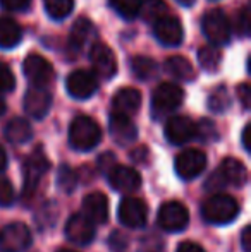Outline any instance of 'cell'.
Segmentation results:
<instances>
[{
    "instance_id": "obj_1",
    "label": "cell",
    "mask_w": 251,
    "mask_h": 252,
    "mask_svg": "<svg viewBox=\"0 0 251 252\" xmlns=\"http://www.w3.org/2000/svg\"><path fill=\"white\" fill-rule=\"evenodd\" d=\"M102 141V129L91 117L79 115L69 127V143L77 151H90Z\"/></svg>"
},
{
    "instance_id": "obj_2",
    "label": "cell",
    "mask_w": 251,
    "mask_h": 252,
    "mask_svg": "<svg viewBox=\"0 0 251 252\" xmlns=\"http://www.w3.org/2000/svg\"><path fill=\"white\" fill-rule=\"evenodd\" d=\"M203 218L214 225H227L238 216L239 204L232 196L227 194H214L203 202Z\"/></svg>"
},
{
    "instance_id": "obj_3",
    "label": "cell",
    "mask_w": 251,
    "mask_h": 252,
    "mask_svg": "<svg viewBox=\"0 0 251 252\" xmlns=\"http://www.w3.org/2000/svg\"><path fill=\"white\" fill-rule=\"evenodd\" d=\"M184 100V91L181 86L174 83H160L153 91L151 96V110L157 119L169 115L171 112L178 110Z\"/></svg>"
},
{
    "instance_id": "obj_4",
    "label": "cell",
    "mask_w": 251,
    "mask_h": 252,
    "mask_svg": "<svg viewBox=\"0 0 251 252\" xmlns=\"http://www.w3.org/2000/svg\"><path fill=\"white\" fill-rule=\"evenodd\" d=\"M50 168V163H48L45 153L41 151V148H36L30 156L26 158L23 166L24 173V199H30L35 196L38 186H40V180L43 179V175Z\"/></svg>"
},
{
    "instance_id": "obj_5",
    "label": "cell",
    "mask_w": 251,
    "mask_h": 252,
    "mask_svg": "<svg viewBox=\"0 0 251 252\" xmlns=\"http://www.w3.org/2000/svg\"><path fill=\"white\" fill-rule=\"evenodd\" d=\"M201 30L212 45H225L231 40L232 26L222 9H212L205 12L201 19Z\"/></svg>"
},
{
    "instance_id": "obj_6",
    "label": "cell",
    "mask_w": 251,
    "mask_h": 252,
    "mask_svg": "<svg viewBox=\"0 0 251 252\" xmlns=\"http://www.w3.org/2000/svg\"><path fill=\"white\" fill-rule=\"evenodd\" d=\"M23 72L26 79L30 81L33 86L47 88L54 83L55 79V70L54 65L48 62L45 57L38 55V53H30L23 62Z\"/></svg>"
},
{
    "instance_id": "obj_7",
    "label": "cell",
    "mask_w": 251,
    "mask_h": 252,
    "mask_svg": "<svg viewBox=\"0 0 251 252\" xmlns=\"http://www.w3.org/2000/svg\"><path fill=\"white\" fill-rule=\"evenodd\" d=\"M90 62L95 74L104 79H112L117 74V59L110 47L102 41H95L90 48Z\"/></svg>"
},
{
    "instance_id": "obj_8",
    "label": "cell",
    "mask_w": 251,
    "mask_h": 252,
    "mask_svg": "<svg viewBox=\"0 0 251 252\" xmlns=\"http://www.w3.org/2000/svg\"><path fill=\"white\" fill-rule=\"evenodd\" d=\"M31 246V232L24 223H9L0 230V251L23 252Z\"/></svg>"
},
{
    "instance_id": "obj_9",
    "label": "cell",
    "mask_w": 251,
    "mask_h": 252,
    "mask_svg": "<svg viewBox=\"0 0 251 252\" xmlns=\"http://www.w3.org/2000/svg\"><path fill=\"white\" fill-rule=\"evenodd\" d=\"M189 221V213L184 204L178 201H169L158 209V225L165 232H181Z\"/></svg>"
},
{
    "instance_id": "obj_10",
    "label": "cell",
    "mask_w": 251,
    "mask_h": 252,
    "mask_svg": "<svg viewBox=\"0 0 251 252\" xmlns=\"http://www.w3.org/2000/svg\"><path fill=\"white\" fill-rule=\"evenodd\" d=\"M66 90L76 100H86L93 96L95 91L98 90L97 76L86 69L72 70L66 79Z\"/></svg>"
},
{
    "instance_id": "obj_11",
    "label": "cell",
    "mask_w": 251,
    "mask_h": 252,
    "mask_svg": "<svg viewBox=\"0 0 251 252\" xmlns=\"http://www.w3.org/2000/svg\"><path fill=\"white\" fill-rule=\"evenodd\" d=\"M207 168V155L200 150H184L176 158V172L181 179L193 180Z\"/></svg>"
},
{
    "instance_id": "obj_12",
    "label": "cell",
    "mask_w": 251,
    "mask_h": 252,
    "mask_svg": "<svg viewBox=\"0 0 251 252\" xmlns=\"http://www.w3.org/2000/svg\"><path fill=\"white\" fill-rule=\"evenodd\" d=\"M148 218V206L138 197H124L119 204V220L127 228H141Z\"/></svg>"
},
{
    "instance_id": "obj_13",
    "label": "cell",
    "mask_w": 251,
    "mask_h": 252,
    "mask_svg": "<svg viewBox=\"0 0 251 252\" xmlns=\"http://www.w3.org/2000/svg\"><path fill=\"white\" fill-rule=\"evenodd\" d=\"M155 38L160 41L164 47H178L184 40V30L178 17L174 16H164L153 24Z\"/></svg>"
},
{
    "instance_id": "obj_14",
    "label": "cell",
    "mask_w": 251,
    "mask_h": 252,
    "mask_svg": "<svg viewBox=\"0 0 251 252\" xmlns=\"http://www.w3.org/2000/svg\"><path fill=\"white\" fill-rule=\"evenodd\" d=\"M165 137L174 146H182L196 137V124L184 115L172 117L165 124Z\"/></svg>"
},
{
    "instance_id": "obj_15",
    "label": "cell",
    "mask_w": 251,
    "mask_h": 252,
    "mask_svg": "<svg viewBox=\"0 0 251 252\" xmlns=\"http://www.w3.org/2000/svg\"><path fill=\"white\" fill-rule=\"evenodd\" d=\"M24 112L31 117V119H43L48 113L52 106V94L47 88L41 86H33L26 91L24 94Z\"/></svg>"
},
{
    "instance_id": "obj_16",
    "label": "cell",
    "mask_w": 251,
    "mask_h": 252,
    "mask_svg": "<svg viewBox=\"0 0 251 252\" xmlns=\"http://www.w3.org/2000/svg\"><path fill=\"white\" fill-rule=\"evenodd\" d=\"M108 175V182H110L112 189L119 190V192H134V190L140 189L141 186V177L140 173L134 168L124 165H114L110 170L107 172Z\"/></svg>"
},
{
    "instance_id": "obj_17",
    "label": "cell",
    "mask_w": 251,
    "mask_h": 252,
    "mask_svg": "<svg viewBox=\"0 0 251 252\" xmlns=\"http://www.w3.org/2000/svg\"><path fill=\"white\" fill-rule=\"evenodd\" d=\"M66 237L74 244L79 246H86L91 244L95 239V225L90 218H86L84 215H72L67 220L66 225Z\"/></svg>"
},
{
    "instance_id": "obj_18",
    "label": "cell",
    "mask_w": 251,
    "mask_h": 252,
    "mask_svg": "<svg viewBox=\"0 0 251 252\" xmlns=\"http://www.w3.org/2000/svg\"><path fill=\"white\" fill-rule=\"evenodd\" d=\"M97 40V28L86 17H77L76 23L72 24V30L69 34V47L74 52L84 50V47L90 43H95Z\"/></svg>"
},
{
    "instance_id": "obj_19",
    "label": "cell",
    "mask_w": 251,
    "mask_h": 252,
    "mask_svg": "<svg viewBox=\"0 0 251 252\" xmlns=\"http://www.w3.org/2000/svg\"><path fill=\"white\" fill-rule=\"evenodd\" d=\"M108 127H110L112 137L119 146H127L138 137V129L134 122L131 120V117L122 115V113H112Z\"/></svg>"
},
{
    "instance_id": "obj_20",
    "label": "cell",
    "mask_w": 251,
    "mask_h": 252,
    "mask_svg": "<svg viewBox=\"0 0 251 252\" xmlns=\"http://www.w3.org/2000/svg\"><path fill=\"white\" fill-rule=\"evenodd\" d=\"M141 106V93L134 88H122L114 94L112 100V108L114 113H122V115H134Z\"/></svg>"
},
{
    "instance_id": "obj_21",
    "label": "cell",
    "mask_w": 251,
    "mask_h": 252,
    "mask_svg": "<svg viewBox=\"0 0 251 252\" xmlns=\"http://www.w3.org/2000/svg\"><path fill=\"white\" fill-rule=\"evenodd\" d=\"M83 215L93 223H105L108 220V201L102 192H91L83 199Z\"/></svg>"
},
{
    "instance_id": "obj_22",
    "label": "cell",
    "mask_w": 251,
    "mask_h": 252,
    "mask_svg": "<svg viewBox=\"0 0 251 252\" xmlns=\"http://www.w3.org/2000/svg\"><path fill=\"white\" fill-rule=\"evenodd\" d=\"M217 172L225 184H231L234 187H243L248 182V170H246V166L239 159L225 158L220 163Z\"/></svg>"
},
{
    "instance_id": "obj_23",
    "label": "cell",
    "mask_w": 251,
    "mask_h": 252,
    "mask_svg": "<svg viewBox=\"0 0 251 252\" xmlns=\"http://www.w3.org/2000/svg\"><path fill=\"white\" fill-rule=\"evenodd\" d=\"M164 67L165 72H169L172 77H176L178 81H182V83H188V81H193L196 77V70H194L193 63L182 55L169 57L165 60Z\"/></svg>"
},
{
    "instance_id": "obj_24",
    "label": "cell",
    "mask_w": 251,
    "mask_h": 252,
    "mask_svg": "<svg viewBox=\"0 0 251 252\" xmlns=\"http://www.w3.org/2000/svg\"><path fill=\"white\" fill-rule=\"evenodd\" d=\"M3 134H5V139L12 144H24L33 137V129H31V124L28 122L26 119H16L9 120L3 129Z\"/></svg>"
},
{
    "instance_id": "obj_25",
    "label": "cell",
    "mask_w": 251,
    "mask_h": 252,
    "mask_svg": "<svg viewBox=\"0 0 251 252\" xmlns=\"http://www.w3.org/2000/svg\"><path fill=\"white\" fill-rule=\"evenodd\" d=\"M23 40V30L10 17H0V48H14Z\"/></svg>"
},
{
    "instance_id": "obj_26",
    "label": "cell",
    "mask_w": 251,
    "mask_h": 252,
    "mask_svg": "<svg viewBox=\"0 0 251 252\" xmlns=\"http://www.w3.org/2000/svg\"><path fill=\"white\" fill-rule=\"evenodd\" d=\"M169 14V7L164 0H141L140 14L138 16L143 17L144 23L155 24L158 19Z\"/></svg>"
},
{
    "instance_id": "obj_27",
    "label": "cell",
    "mask_w": 251,
    "mask_h": 252,
    "mask_svg": "<svg viewBox=\"0 0 251 252\" xmlns=\"http://www.w3.org/2000/svg\"><path fill=\"white\" fill-rule=\"evenodd\" d=\"M131 69H133V74L141 81H148L151 77L157 76L158 72V67L157 62L150 57H144V55H136L133 60H131Z\"/></svg>"
},
{
    "instance_id": "obj_28",
    "label": "cell",
    "mask_w": 251,
    "mask_h": 252,
    "mask_svg": "<svg viewBox=\"0 0 251 252\" xmlns=\"http://www.w3.org/2000/svg\"><path fill=\"white\" fill-rule=\"evenodd\" d=\"M222 55L218 52V48H215L214 45H205L198 50V62L208 72H215L220 67Z\"/></svg>"
},
{
    "instance_id": "obj_29",
    "label": "cell",
    "mask_w": 251,
    "mask_h": 252,
    "mask_svg": "<svg viewBox=\"0 0 251 252\" xmlns=\"http://www.w3.org/2000/svg\"><path fill=\"white\" fill-rule=\"evenodd\" d=\"M47 14L55 21L66 19L74 9V0H43Z\"/></svg>"
},
{
    "instance_id": "obj_30",
    "label": "cell",
    "mask_w": 251,
    "mask_h": 252,
    "mask_svg": "<svg viewBox=\"0 0 251 252\" xmlns=\"http://www.w3.org/2000/svg\"><path fill=\"white\" fill-rule=\"evenodd\" d=\"M208 108L215 113H224L225 110L231 108V96H229L227 88L218 86L208 96Z\"/></svg>"
},
{
    "instance_id": "obj_31",
    "label": "cell",
    "mask_w": 251,
    "mask_h": 252,
    "mask_svg": "<svg viewBox=\"0 0 251 252\" xmlns=\"http://www.w3.org/2000/svg\"><path fill=\"white\" fill-rule=\"evenodd\" d=\"M110 7L122 19H134L140 14L141 0H108Z\"/></svg>"
},
{
    "instance_id": "obj_32",
    "label": "cell",
    "mask_w": 251,
    "mask_h": 252,
    "mask_svg": "<svg viewBox=\"0 0 251 252\" xmlns=\"http://www.w3.org/2000/svg\"><path fill=\"white\" fill-rule=\"evenodd\" d=\"M76 182H77V175L71 166L62 165L61 170H59V175H57V184L59 187L64 190L66 194L72 192L76 189Z\"/></svg>"
},
{
    "instance_id": "obj_33",
    "label": "cell",
    "mask_w": 251,
    "mask_h": 252,
    "mask_svg": "<svg viewBox=\"0 0 251 252\" xmlns=\"http://www.w3.org/2000/svg\"><path fill=\"white\" fill-rule=\"evenodd\" d=\"M196 136L200 137L201 141H205V143L215 141L218 137L217 127H215L214 122L203 119V120H200V124H196Z\"/></svg>"
},
{
    "instance_id": "obj_34",
    "label": "cell",
    "mask_w": 251,
    "mask_h": 252,
    "mask_svg": "<svg viewBox=\"0 0 251 252\" xmlns=\"http://www.w3.org/2000/svg\"><path fill=\"white\" fill-rule=\"evenodd\" d=\"M232 30L241 38H246L250 34V9L248 7H243V9L236 14L234 28H232Z\"/></svg>"
},
{
    "instance_id": "obj_35",
    "label": "cell",
    "mask_w": 251,
    "mask_h": 252,
    "mask_svg": "<svg viewBox=\"0 0 251 252\" xmlns=\"http://www.w3.org/2000/svg\"><path fill=\"white\" fill-rule=\"evenodd\" d=\"M140 252H165L164 240L155 233H150L140 240Z\"/></svg>"
},
{
    "instance_id": "obj_36",
    "label": "cell",
    "mask_w": 251,
    "mask_h": 252,
    "mask_svg": "<svg viewBox=\"0 0 251 252\" xmlns=\"http://www.w3.org/2000/svg\"><path fill=\"white\" fill-rule=\"evenodd\" d=\"M16 86V77H14L12 70L9 65L0 62V93H9Z\"/></svg>"
},
{
    "instance_id": "obj_37",
    "label": "cell",
    "mask_w": 251,
    "mask_h": 252,
    "mask_svg": "<svg viewBox=\"0 0 251 252\" xmlns=\"http://www.w3.org/2000/svg\"><path fill=\"white\" fill-rule=\"evenodd\" d=\"M127 246H129V239H127L126 233L119 232V230L108 237V247H110L112 252H126Z\"/></svg>"
},
{
    "instance_id": "obj_38",
    "label": "cell",
    "mask_w": 251,
    "mask_h": 252,
    "mask_svg": "<svg viewBox=\"0 0 251 252\" xmlns=\"http://www.w3.org/2000/svg\"><path fill=\"white\" fill-rule=\"evenodd\" d=\"M14 187L7 179H0V206H10L14 202Z\"/></svg>"
},
{
    "instance_id": "obj_39",
    "label": "cell",
    "mask_w": 251,
    "mask_h": 252,
    "mask_svg": "<svg viewBox=\"0 0 251 252\" xmlns=\"http://www.w3.org/2000/svg\"><path fill=\"white\" fill-rule=\"evenodd\" d=\"M0 5L10 12H21L31 5V0H0Z\"/></svg>"
},
{
    "instance_id": "obj_40",
    "label": "cell",
    "mask_w": 251,
    "mask_h": 252,
    "mask_svg": "<svg viewBox=\"0 0 251 252\" xmlns=\"http://www.w3.org/2000/svg\"><path fill=\"white\" fill-rule=\"evenodd\" d=\"M131 159H133L134 163H138V165H141V163H148V159H150V151H148L146 146H138L134 148L133 151H131Z\"/></svg>"
},
{
    "instance_id": "obj_41",
    "label": "cell",
    "mask_w": 251,
    "mask_h": 252,
    "mask_svg": "<svg viewBox=\"0 0 251 252\" xmlns=\"http://www.w3.org/2000/svg\"><path fill=\"white\" fill-rule=\"evenodd\" d=\"M238 98L241 100L243 106H245L246 110L250 108V103H251V88L248 83H243L238 86Z\"/></svg>"
},
{
    "instance_id": "obj_42",
    "label": "cell",
    "mask_w": 251,
    "mask_h": 252,
    "mask_svg": "<svg viewBox=\"0 0 251 252\" xmlns=\"http://www.w3.org/2000/svg\"><path fill=\"white\" fill-rule=\"evenodd\" d=\"M114 165H115V156L112 155L110 151H107V153H104V155H100V158H98V166H100L102 172L107 173L108 170H110Z\"/></svg>"
},
{
    "instance_id": "obj_43",
    "label": "cell",
    "mask_w": 251,
    "mask_h": 252,
    "mask_svg": "<svg viewBox=\"0 0 251 252\" xmlns=\"http://www.w3.org/2000/svg\"><path fill=\"white\" fill-rule=\"evenodd\" d=\"M241 247L245 252H251V226H245L241 232Z\"/></svg>"
},
{
    "instance_id": "obj_44",
    "label": "cell",
    "mask_w": 251,
    "mask_h": 252,
    "mask_svg": "<svg viewBox=\"0 0 251 252\" xmlns=\"http://www.w3.org/2000/svg\"><path fill=\"white\" fill-rule=\"evenodd\" d=\"M178 252H205V249L194 242H182L178 247Z\"/></svg>"
},
{
    "instance_id": "obj_45",
    "label": "cell",
    "mask_w": 251,
    "mask_h": 252,
    "mask_svg": "<svg viewBox=\"0 0 251 252\" xmlns=\"http://www.w3.org/2000/svg\"><path fill=\"white\" fill-rule=\"evenodd\" d=\"M250 134H251V126H248L243 129V136H241V141H243V148H245L246 151L251 150V144H250Z\"/></svg>"
},
{
    "instance_id": "obj_46",
    "label": "cell",
    "mask_w": 251,
    "mask_h": 252,
    "mask_svg": "<svg viewBox=\"0 0 251 252\" xmlns=\"http://www.w3.org/2000/svg\"><path fill=\"white\" fill-rule=\"evenodd\" d=\"M7 166V155H5V150L0 146V172H3Z\"/></svg>"
},
{
    "instance_id": "obj_47",
    "label": "cell",
    "mask_w": 251,
    "mask_h": 252,
    "mask_svg": "<svg viewBox=\"0 0 251 252\" xmlns=\"http://www.w3.org/2000/svg\"><path fill=\"white\" fill-rule=\"evenodd\" d=\"M176 2L179 3V5H184V7H191L193 5L194 2H196V0H176Z\"/></svg>"
},
{
    "instance_id": "obj_48",
    "label": "cell",
    "mask_w": 251,
    "mask_h": 252,
    "mask_svg": "<svg viewBox=\"0 0 251 252\" xmlns=\"http://www.w3.org/2000/svg\"><path fill=\"white\" fill-rule=\"evenodd\" d=\"M3 112H5V101H3V98L0 96V115H3Z\"/></svg>"
},
{
    "instance_id": "obj_49",
    "label": "cell",
    "mask_w": 251,
    "mask_h": 252,
    "mask_svg": "<svg viewBox=\"0 0 251 252\" xmlns=\"http://www.w3.org/2000/svg\"><path fill=\"white\" fill-rule=\"evenodd\" d=\"M59 252H74V251H71V249H61Z\"/></svg>"
}]
</instances>
